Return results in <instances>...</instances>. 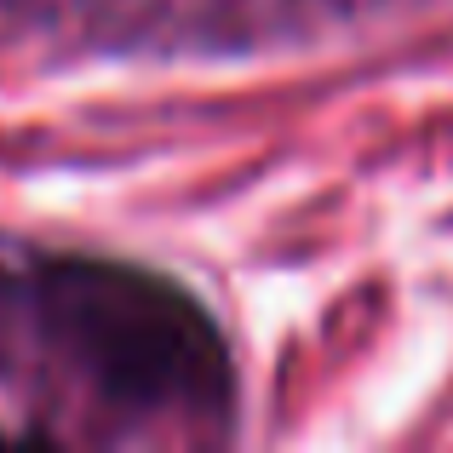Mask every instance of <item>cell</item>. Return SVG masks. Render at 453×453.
Returning a JSON list of instances; mask_svg holds the SVG:
<instances>
[{
  "mask_svg": "<svg viewBox=\"0 0 453 453\" xmlns=\"http://www.w3.org/2000/svg\"><path fill=\"white\" fill-rule=\"evenodd\" d=\"M35 316L110 408L212 413L230 396L219 327L150 270L58 258L35 276Z\"/></svg>",
  "mask_w": 453,
  "mask_h": 453,
  "instance_id": "6da1fadb",
  "label": "cell"
}]
</instances>
